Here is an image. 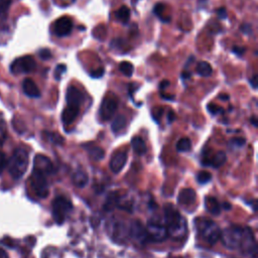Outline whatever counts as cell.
<instances>
[{
  "instance_id": "f6af8a7d",
  "label": "cell",
  "mask_w": 258,
  "mask_h": 258,
  "mask_svg": "<svg viewBox=\"0 0 258 258\" xmlns=\"http://www.w3.org/2000/svg\"><path fill=\"white\" fill-rule=\"evenodd\" d=\"M168 85H169V81H167V80H163V81L160 83L159 88H160L161 90H164L165 88H167V87H168Z\"/></svg>"
},
{
  "instance_id": "8fae6325",
  "label": "cell",
  "mask_w": 258,
  "mask_h": 258,
  "mask_svg": "<svg viewBox=\"0 0 258 258\" xmlns=\"http://www.w3.org/2000/svg\"><path fill=\"white\" fill-rule=\"evenodd\" d=\"M73 22L69 17H60L53 24V31L58 37L67 36L72 32Z\"/></svg>"
},
{
  "instance_id": "484cf974",
  "label": "cell",
  "mask_w": 258,
  "mask_h": 258,
  "mask_svg": "<svg viewBox=\"0 0 258 258\" xmlns=\"http://www.w3.org/2000/svg\"><path fill=\"white\" fill-rule=\"evenodd\" d=\"M87 150L91 158L94 160H101L105 155L104 150L99 146H89Z\"/></svg>"
},
{
  "instance_id": "8992f818",
  "label": "cell",
  "mask_w": 258,
  "mask_h": 258,
  "mask_svg": "<svg viewBox=\"0 0 258 258\" xmlns=\"http://www.w3.org/2000/svg\"><path fill=\"white\" fill-rule=\"evenodd\" d=\"M36 62L32 55H23L15 58L10 64V72L13 75L28 74L35 70Z\"/></svg>"
},
{
  "instance_id": "d590c367",
  "label": "cell",
  "mask_w": 258,
  "mask_h": 258,
  "mask_svg": "<svg viewBox=\"0 0 258 258\" xmlns=\"http://www.w3.org/2000/svg\"><path fill=\"white\" fill-rule=\"evenodd\" d=\"M245 142H246V139L243 137H234L230 141V143L236 147H242L245 144Z\"/></svg>"
},
{
  "instance_id": "277c9868",
  "label": "cell",
  "mask_w": 258,
  "mask_h": 258,
  "mask_svg": "<svg viewBox=\"0 0 258 258\" xmlns=\"http://www.w3.org/2000/svg\"><path fill=\"white\" fill-rule=\"evenodd\" d=\"M195 223L200 236L207 243L214 245L218 242L221 236V231L214 221L206 218H198Z\"/></svg>"
},
{
  "instance_id": "44dd1931",
  "label": "cell",
  "mask_w": 258,
  "mask_h": 258,
  "mask_svg": "<svg viewBox=\"0 0 258 258\" xmlns=\"http://www.w3.org/2000/svg\"><path fill=\"white\" fill-rule=\"evenodd\" d=\"M131 145H132L133 151L138 155H143L147 150L146 144L140 136H134L131 139Z\"/></svg>"
},
{
  "instance_id": "7dc6e473",
  "label": "cell",
  "mask_w": 258,
  "mask_h": 258,
  "mask_svg": "<svg viewBox=\"0 0 258 258\" xmlns=\"http://www.w3.org/2000/svg\"><path fill=\"white\" fill-rule=\"evenodd\" d=\"M181 77H182V79H189L190 73H188V72H183V73L181 74Z\"/></svg>"
},
{
  "instance_id": "ab89813d",
  "label": "cell",
  "mask_w": 258,
  "mask_h": 258,
  "mask_svg": "<svg viewBox=\"0 0 258 258\" xmlns=\"http://www.w3.org/2000/svg\"><path fill=\"white\" fill-rule=\"evenodd\" d=\"M217 15L220 19H225L227 18V10L225 7H221L217 10Z\"/></svg>"
},
{
  "instance_id": "816d5d0a",
  "label": "cell",
  "mask_w": 258,
  "mask_h": 258,
  "mask_svg": "<svg viewBox=\"0 0 258 258\" xmlns=\"http://www.w3.org/2000/svg\"><path fill=\"white\" fill-rule=\"evenodd\" d=\"M71 1H72V2H74V1H75V0H71Z\"/></svg>"
},
{
  "instance_id": "6da1fadb",
  "label": "cell",
  "mask_w": 258,
  "mask_h": 258,
  "mask_svg": "<svg viewBox=\"0 0 258 258\" xmlns=\"http://www.w3.org/2000/svg\"><path fill=\"white\" fill-rule=\"evenodd\" d=\"M220 239H222L223 244L227 248L246 250L252 258H257V247L250 228L231 226L221 232Z\"/></svg>"
},
{
  "instance_id": "3957f363",
  "label": "cell",
  "mask_w": 258,
  "mask_h": 258,
  "mask_svg": "<svg viewBox=\"0 0 258 258\" xmlns=\"http://www.w3.org/2000/svg\"><path fill=\"white\" fill-rule=\"evenodd\" d=\"M29 162V156L26 149L17 147L7 162L8 171L13 179H19L25 173Z\"/></svg>"
},
{
  "instance_id": "9a60e30c",
  "label": "cell",
  "mask_w": 258,
  "mask_h": 258,
  "mask_svg": "<svg viewBox=\"0 0 258 258\" xmlns=\"http://www.w3.org/2000/svg\"><path fill=\"white\" fill-rule=\"evenodd\" d=\"M130 235L139 242H146L148 241V235L146 232V228L140 222H133L130 227L129 231Z\"/></svg>"
},
{
  "instance_id": "ba28073f",
  "label": "cell",
  "mask_w": 258,
  "mask_h": 258,
  "mask_svg": "<svg viewBox=\"0 0 258 258\" xmlns=\"http://www.w3.org/2000/svg\"><path fill=\"white\" fill-rule=\"evenodd\" d=\"M146 232L148 235V240L162 241L167 236V231L161 222L156 220H150L146 227Z\"/></svg>"
},
{
  "instance_id": "f35d334b",
  "label": "cell",
  "mask_w": 258,
  "mask_h": 258,
  "mask_svg": "<svg viewBox=\"0 0 258 258\" xmlns=\"http://www.w3.org/2000/svg\"><path fill=\"white\" fill-rule=\"evenodd\" d=\"M240 30L245 34H250L252 32V26L249 23H244L240 26Z\"/></svg>"
},
{
  "instance_id": "52a82bcc",
  "label": "cell",
  "mask_w": 258,
  "mask_h": 258,
  "mask_svg": "<svg viewBox=\"0 0 258 258\" xmlns=\"http://www.w3.org/2000/svg\"><path fill=\"white\" fill-rule=\"evenodd\" d=\"M30 185L31 188L33 189V191L35 192V195L38 198H46L48 195V183H47V179H46V175L32 170V173L30 175Z\"/></svg>"
},
{
  "instance_id": "5bb4252c",
  "label": "cell",
  "mask_w": 258,
  "mask_h": 258,
  "mask_svg": "<svg viewBox=\"0 0 258 258\" xmlns=\"http://www.w3.org/2000/svg\"><path fill=\"white\" fill-rule=\"evenodd\" d=\"M83 100H84V96L78 88H76L74 86H70L68 88L67 94H66L67 105L80 107L81 104L83 103Z\"/></svg>"
},
{
  "instance_id": "e0dca14e",
  "label": "cell",
  "mask_w": 258,
  "mask_h": 258,
  "mask_svg": "<svg viewBox=\"0 0 258 258\" xmlns=\"http://www.w3.org/2000/svg\"><path fill=\"white\" fill-rule=\"evenodd\" d=\"M227 160V156L226 153L224 151H218L217 153H215L211 158L209 157H205L203 159V164L207 165V166H213L215 168L221 167Z\"/></svg>"
},
{
  "instance_id": "74e56055",
  "label": "cell",
  "mask_w": 258,
  "mask_h": 258,
  "mask_svg": "<svg viewBox=\"0 0 258 258\" xmlns=\"http://www.w3.org/2000/svg\"><path fill=\"white\" fill-rule=\"evenodd\" d=\"M7 158L6 155L0 151V174L3 172L4 168L7 166Z\"/></svg>"
},
{
  "instance_id": "ac0fdd59",
  "label": "cell",
  "mask_w": 258,
  "mask_h": 258,
  "mask_svg": "<svg viewBox=\"0 0 258 258\" xmlns=\"http://www.w3.org/2000/svg\"><path fill=\"white\" fill-rule=\"evenodd\" d=\"M22 90L24 94L29 98H39L40 91L37 85L31 79H25L22 82Z\"/></svg>"
},
{
  "instance_id": "f907efd6",
  "label": "cell",
  "mask_w": 258,
  "mask_h": 258,
  "mask_svg": "<svg viewBox=\"0 0 258 258\" xmlns=\"http://www.w3.org/2000/svg\"><path fill=\"white\" fill-rule=\"evenodd\" d=\"M162 98L167 99V100H172V99H174L173 96H165V95H162Z\"/></svg>"
},
{
  "instance_id": "4316f807",
  "label": "cell",
  "mask_w": 258,
  "mask_h": 258,
  "mask_svg": "<svg viewBox=\"0 0 258 258\" xmlns=\"http://www.w3.org/2000/svg\"><path fill=\"white\" fill-rule=\"evenodd\" d=\"M119 71L125 76V77H128L130 78L132 75H133V72H134V67L131 62L129 61H121L119 63Z\"/></svg>"
},
{
  "instance_id": "83f0119b",
  "label": "cell",
  "mask_w": 258,
  "mask_h": 258,
  "mask_svg": "<svg viewBox=\"0 0 258 258\" xmlns=\"http://www.w3.org/2000/svg\"><path fill=\"white\" fill-rule=\"evenodd\" d=\"M44 135L46 136L47 140H49V141H50L51 143H53L54 145H61V144H63V142H64L62 136L59 135L58 133L44 131Z\"/></svg>"
},
{
  "instance_id": "cb8c5ba5",
  "label": "cell",
  "mask_w": 258,
  "mask_h": 258,
  "mask_svg": "<svg viewBox=\"0 0 258 258\" xmlns=\"http://www.w3.org/2000/svg\"><path fill=\"white\" fill-rule=\"evenodd\" d=\"M197 73L201 77H210L213 73V69L211 64L207 61H200L197 66Z\"/></svg>"
},
{
  "instance_id": "8d00e7d4",
  "label": "cell",
  "mask_w": 258,
  "mask_h": 258,
  "mask_svg": "<svg viewBox=\"0 0 258 258\" xmlns=\"http://www.w3.org/2000/svg\"><path fill=\"white\" fill-rule=\"evenodd\" d=\"M6 137V127L3 121H0V146L3 144Z\"/></svg>"
},
{
  "instance_id": "681fc988",
  "label": "cell",
  "mask_w": 258,
  "mask_h": 258,
  "mask_svg": "<svg viewBox=\"0 0 258 258\" xmlns=\"http://www.w3.org/2000/svg\"><path fill=\"white\" fill-rule=\"evenodd\" d=\"M219 99H221V100H228L229 96L228 95H220Z\"/></svg>"
},
{
  "instance_id": "603a6c76",
  "label": "cell",
  "mask_w": 258,
  "mask_h": 258,
  "mask_svg": "<svg viewBox=\"0 0 258 258\" xmlns=\"http://www.w3.org/2000/svg\"><path fill=\"white\" fill-rule=\"evenodd\" d=\"M126 124H127L126 117L124 115H118L113 119L112 124H111V129L113 132L117 133V132L121 131L122 129H124Z\"/></svg>"
},
{
  "instance_id": "f546056e",
  "label": "cell",
  "mask_w": 258,
  "mask_h": 258,
  "mask_svg": "<svg viewBox=\"0 0 258 258\" xmlns=\"http://www.w3.org/2000/svg\"><path fill=\"white\" fill-rule=\"evenodd\" d=\"M10 4L11 0H0V21L6 19Z\"/></svg>"
},
{
  "instance_id": "5b68a950",
  "label": "cell",
  "mask_w": 258,
  "mask_h": 258,
  "mask_svg": "<svg viewBox=\"0 0 258 258\" xmlns=\"http://www.w3.org/2000/svg\"><path fill=\"white\" fill-rule=\"evenodd\" d=\"M73 210L71 201L62 196L56 197L52 202V217L56 224L60 225L64 222L68 214Z\"/></svg>"
},
{
  "instance_id": "ee69618b",
  "label": "cell",
  "mask_w": 258,
  "mask_h": 258,
  "mask_svg": "<svg viewBox=\"0 0 258 258\" xmlns=\"http://www.w3.org/2000/svg\"><path fill=\"white\" fill-rule=\"evenodd\" d=\"M168 122L169 123H171V122H173L174 120H175V114H174V112L173 111H169V113H168Z\"/></svg>"
},
{
  "instance_id": "d6a6232c",
  "label": "cell",
  "mask_w": 258,
  "mask_h": 258,
  "mask_svg": "<svg viewBox=\"0 0 258 258\" xmlns=\"http://www.w3.org/2000/svg\"><path fill=\"white\" fill-rule=\"evenodd\" d=\"M67 71V66L63 64V63H59L55 67V70H54V78L55 80H59L61 75Z\"/></svg>"
},
{
  "instance_id": "7402d4cb",
  "label": "cell",
  "mask_w": 258,
  "mask_h": 258,
  "mask_svg": "<svg viewBox=\"0 0 258 258\" xmlns=\"http://www.w3.org/2000/svg\"><path fill=\"white\" fill-rule=\"evenodd\" d=\"M205 206L208 212H210L212 215H219L221 212V206L218 200L214 197H207L205 200Z\"/></svg>"
},
{
  "instance_id": "60d3db41",
  "label": "cell",
  "mask_w": 258,
  "mask_h": 258,
  "mask_svg": "<svg viewBox=\"0 0 258 258\" xmlns=\"http://www.w3.org/2000/svg\"><path fill=\"white\" fill-rule=\"evenodd\" d=\"M245 50H246V48H245V47H241V46H234L233 49H232L233 53H235V54H237V55H239V56H241L242 54H244Z\"/></svg>"
},
{
  "instance_id": "c3c4849f",
  "label": "cell",
  "mask_w": 258,
  "mask_h": 258,
  "mask_svg": "<svg viewBox=\"0 0 258 258\" xmlns=\"http://www.w3.org/2000/svg\"><path fill=\"white\" fill-rule=\"evenodd\" d=\"M251 122H252V124H253V126H257L258 125V122H257V117L256 116H253L252 118H251Z\"/></svg>"
},
{
  "instance_id": "f1b7e54d",
  "label": "cell",
  "mask_w": 258,
  "mask_h": 258,
  "mask_svg": "<svg viewBox=\"0 0 258 258\" xmlns=\"http://www.w3.org/2000/svg\"><path fill=\"white\" fill-rule=\"evenodd\" d=\"M190 147H191V142H190L189 138H187V137L180 138L176 143V150L179 152L188 151L190 149Z\"/></svg>"
},
{
  "instance_id": "9c48e42d",
  "label": "cell",
  "mask_w": 258,
  "mask_h": 258,
  "mask_svg": "<svg viewBox=\"0 0 258 258\" xmlns=\"http://www.w3.org/2000/svg\"><path fill=\"white\" fill-rule=\"evenodd\" d=\"M118 108V100L116 97H107L102 101L99 115L102 120H110Z\"/></svg>"
},
{
  "instance_id": "e575fe53",
  "label": "cell",
  "mask_w": 258,
  "mask_h": 258,
  "mask_svg": "<svg viewBox=\"0 0 258 258\" xmlns=\"http://www.w3.org/2000/svg\"><path fill=\"white\" fill-rule=\"evenodd\" d=\"M38 55L42 60H47L51 57V51L48 48H41L38 51Z\"/></svg>"
},
{
  "instance_id": "2e32d148",
  "label": "cell",
  "mask_w": 258,
  "mask_h": 258,
  "mask_svg": "<svg viewBox=\"0 0 258 258\" xmlns=\"http://www.w3.org/2000/svg\"><path fill=\"white\" fill-rule=\"evenodd\" d=\"M79 112H80V107L67 105V107L62 110L61 116H60L62 124L70 125L71 123H73L76 120V118L78 117Z\"/></svg>"
},
{
  "instance_id": "bcb514c9",
  "label": "cell",
  "mask_w": 258,
  "mask_h": 258,
  "mask_svg": "<svg viewBox=\"0 0 258 258\" xmlns=\"http://www.w3.org/2000/svg\"><path fill=\"white\" fill-rule=\"evenodd\" d=\"M0 258H9L8 254L3 249H0Z\"/></svg>"
},
{
  "instance_id": "b9f144b4",
  "label": "cell",
  "mask_w": 258,
  "mask_h": 258,
  "mask_svg": "<svg viewBox=\"0 0 258 258\" xmlns=\"http://www.w3.org/2000/svg\"><path fill=\"white\" fill-rule=\"evenodd\" d=\"M103 75H104V69H102V68H100L97 71L91 73L92 78H101Z\"/></svg>"
},
{
  "instance_id": "d4e9b609",
  "label": "cell",
  "mask_w": 258,
  "mask_h": 258,
  "mask_svg": "<svg viewBox=\"0 0 258 258\" xmlns=\"http://www.w3.org/2000/svg\"><path fill=\"white\" fill-rule=\"evenodd\" d=\"M116 18L122 23H127L130 18V10L127 6H121L116 12Z\"/></svg>"
},
{
  "instance_id": "30bf717a",
  "label": "cell",
  "mask_w": 258,
  "mask_h": 258,
  "mask_svg": "<svg viewBox=\"0 0 258 258\" xmlns=\"http://www.w3.org/2000/svg\"><path fill=\"white\" fill-rule=\"evenodd\" d=\"M32 170L38 171L44 175H48L53 172V164L47 156L43 154H37L33 159Z\"/></svg>"
},
{
  "instance_id": "d6986e66",
  "label": "cell",
  "mask_w": 258,
  "mask_h": 258,
  "mask_svg": "<svg viewBox=\"0 0 258 258\" xmlns=\"http://www.w3.org/2000/svg\"><path fill=\"white\" fill-rule=\"evenodd\" d=\"M177 201L182 206H188L195 203L196 201V191L192 188H183L179 191Z\"/></svg>"
},
{
  "instance_id": "7bdbcfd3",
  "label": "cell",
  "mask_w": 258,
  "mask_h": 258,
  "mask_svg": "<svg viewBox=\"0 0 258 258\" xmlns=\"http://www.w3.org/2000/svg\"><path fill=\"white\" fill-rule=\"evenodd\" d=\"M249 83H250V85H251L254 89H256V88H257V75H254V76L249 80Z\"/></svg>"
},
{
  "instance_id": "7a4b0ae2",
  "label": "cell",
  "mask_w": 258,
  "mask_h": 258,
  "mask_svg": "<svg viewBox=\"0 0 258 258\" xmlns=\"http://www.w3.org/2000/svg\"><path fill=\"white\" fill-rule=\"evenodd\" d=\"M164 220L167 235L173 239H181L184 237L186 233V223L173 205H165Z\"/></svg>"
},
{
  "instance_id": "4fadbf2b",
  "label": "cell",
  "mask_w": 258,
  "mask_h": 258,
  "mask_svg": "<svg viewBox=\"0 0 258 258\" xmlns=\"http://www.w3.org/2000/svg\"><path fill=\"white\" fill-rule=\"evenodd\" d=\"M109 233L116 241H123L126 236V227L121 221L112 220L109 224Z\"/></svg>"
},
{
  "instance_id": "7c38bea8",
  "label": "cell",
  "mask_w": 258,
  "mask_h": 258,
  "mask_svg": "<svg viewBox=\"0 0 258 258\" xmlns=\"http://www.w3.org/2000/svg\"><path fill=\"white\" fill-rule=\"evenodd\" d=\"M127 161V153L125 151H116L110 159L109 166L112 172L118 173L120 172Z\"/></svg>"
},
{
  "instance_id": "836d02e7",
  "label": "cell",
  "mask_w": 258,
  "mask_h": 258,
  "mask_svg": "<svg viewBox=\"0 0 258 258\" xmlns=\"http://www.w3.org/2000/svg\"><path fill=\"white\" fill-rule=\"evenodd\" d=\"M164 9H165V5H164V4H162V3H158V4H156V5H155V7H154V9H153L154 14H155L156 16H158L160 20H162V13H163Z\"/></svg>"
},
{
  "instance_id": "4dcf8cb0",
  "label": "cell",
  "mask_w": 258,
  "mask_h": 258,
  "mask_svg": "<svg viewBox=\"0 0 258 258\" xmlns=\"http://www.w3.org/2000/svg\"><path fill=\"white\" fill-rule=\"evenodd\" d=\"M212 178V174L208 171H200L197 175V179L199 181V183H207L208 181H210Z\"/></svg>"
},
{
  "instance_id": "ffe728a7",
  "label": "cell",
  "mask_w": 258,
  "mask_h": 258,
  "mask_svg": "<svg viewBox=\"0 0 258 258\" xmlns=\"http://www.w3.org/2000/svg\"><path fill=\"white\" fill-rule=\"evenodd\" d=\"M72 180H73V183L78 186V187H84L88 181H89V176L88 174L86 173L85 170L83 169H78L76 170L74 173H73V176H72Z\"/></svg>"
},
{
  "instance_id": "1f68e13d",
  "label": "cell",
  "mask_w": 258,
  "mask_h": 258,
  "mask_svg": "<svg viewBox=\"0 0 258 258\" xmlns=\"http://www.w3.org/2000/svg\"><path fill=\"white\" fill-rule=\"evenodd\" d=\"M207 108H208V111H209L212 115H219V114L224 113V109H223L222 107H220V106L214 104V103L208 104Z\"/></svg>"
}]
</instances>
